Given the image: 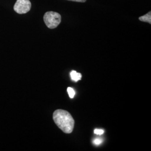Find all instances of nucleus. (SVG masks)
<instances>
[{
	"mask_svg": "<svg viewBox=\"0 0 151 151\" xmlns=\"http://www.w3.org/2000/svg\"><path fill=\"white\" fill-rule=\"evenodd\" d=\"M53 119L57 127L65 133H71L74 128L75 120L70 114L62 109L56 110L53 115Z\"/></svg>",
	"mask_w": 151,
	"mask_h": 151,
	"instance_id": "nucleus-1",
	"label": "nucleus"
},
{
	"mask_svg": "<svg viewBox=\"0 0 151 151\" xmlns=\"http://www.w3.org/2000/svg\"><path fill=\"white\" fill-rule=\"evenodd\" d=\"M43 19L45 25L49 29L56 28L61 22L60 15L53 11L46 12L44 15Z\"/></svg>",
	"mask_w": 151,
	"mask_h": 151,
	"instance_id": "nucleus-2",
	"label": "nucleus"
},
{
	"mask_svg": "<svg viewBox=\"0 0 151 151\" xmlns=\"http://www.w3.org/2000/svg\"><path fill=\"white\" fill-rule=\"evenodd\" d=\"M31 7L32 4L29 0H17L14 9L17 13L23 14L30 11Z\"/></svg>",
	"mask_w": 151,
	"mask_h": 151,
	"instance_id": "nucleus-3",
	"label": "nucleus"
},
{
	"mask_svg": "<svg viewBox=\"0 0 151 151\" xmlns=\"http://www.w3.org/2000/svg\"><path fill=\"white\" fill-rule=\"evenodd\" d=\"M70 77L71 79L75 82H77L81 80L82 75L80 73H78L75 70H72L70 72Z\"/></svg>",
	"mask_w": 151,
	"mask_h": 151,
	"instance_id": "nucleus-4",
	"label": "nucleus"
},
{
	"mask_svg": "<svg viewBox=\"0 0 151 151\" xmlns=\"http://www.w3.org/2000/svg\"><path fill=\"white\" fill-rule=\"evenodd\" d=\"M139 20L141 22H147L151 24V12L150 11L148 13H147L145 15L140 16L139 17Z\"/></svg>",
	"mask_w": 151,
	"mask_h": 151,
	"instance_id": "nucleus-5",
	"label": "nucleus"
},
{
	"mask_svg": "<svg viewBox=\"0 0 151 151\" xmlns=\"http://www.w3.org/2000/svg\"><path fill=\"white\" fill-rule=\"evenodd\" d=\"M67 92L68 93L71 99H73L75 95V91H74V90L71 87H68L67 88Z\"/></svg>",
	"mask_w": 151,
	"mask_h": 151,
	"instance_id": "nucleus-6",
	"label": "nucleus"
},
{
	"mask_svg": "<svg viewBox=\"0 0 151 151\" xmlns=\"http://www.w3.org/2000/svg\"><path fill=\"white\" fill-rule=\"evenodd\" d=\"M104 131L103 130L96 129L94 130V133L97 135H102L104 134Z\"/></svg>",
	"mask_w": 151,
	"mask_h": 151,
	"instance_id": "nucleus-7",
	"label": "nucleus"
},
{
	"mask_svg": "<svg viewBox=\"0 0 151 151\" xmlns=\"http://www.w3.org/2000/svg\"><path fill=\"white\" fill-rule=\"evenodd\" d=\"M102 143V140L100 139H96L95 140H93V143L96 145H99Z\"/></svg>",
	"mask_w": 151,
	"mask_h": 151,
	"instance_id": "nucleus-8",
	"label": "nucleus"
},
{
	"mask_svg": "<svg viewBox=\"0 0 151 151\" xmlns=\"http://www.w3.org/2000/svg\"><path fill=\"white\" fill-rule=\"evenodd\" d=\"M70 1H74V2H85L86 1V0H68Z\"/></svg>",
	"mask_w": 151,
	"mask_h": 151,
	"instance_id": "nucleus-9",
	"label": "nucleus"
}]
</instances>
